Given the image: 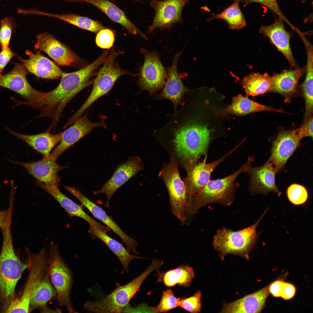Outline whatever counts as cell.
Masks as SVG:
<instances>
[{
    "label": "cell",
    "instance_id": "cell-6",
    "mask_svg": "<svg viewBox=\"0 0 313 313\" xmlns=\"http://www.w3.org/2000/svg\"><path fill=\"white\" fill-rule=\"evenodd\" d=\"M123 53L121 51H116L114 47L112 48L107 59L103 63L102 67L94 79L92 89L90 94L79 110L68 118L66 125L68 126L73 124L95 101L108 93L121 76L129 75L135 76L138 75L122 69L116 63V58Z\"/></svg>",
    "mask_w": 313,
    "mask_h": 313
},
{
    "label": "cell",
    "instance_id": "cell-29",
    "mask_svg": "<svg viewBox=\"0 0 313 313\" xmlns=\"http://www.w3.org/2000/svg\"><path fill=\"white\" fill-rule=\"evenodd\" d=\"M83 0L99 9L112 20L124 27L130 34H138L145 40H148L145 34L129 20L123 12L114 4L107 0Z\"/></svg>",
    "mask_w": 313,
    "mask_h": 313
},
{
    "label": "cell",
    "instance_id": "cell-35",
    "mask_svg": "<svg viewBox=\"0 0 313 313\" xmlns=\"http://www.w3.org/2000/svg\"><path fill=\"white\" fill-rule=\"evenodd\" d=\"M307 59L306 76L303 82L300 86L305 104V110L304 121L312 117L313 111V58L309 57Z\"/></svg>",
    "mask_w": 313,
    "mask_h": 313
},
{
    "label": "cell",
    "instance_id": "cell-7",
    "mask_svg": "<svg viewBox=\"0 0 313 313\" xmlns=\"http://www.w3.org/2000/svg\"><path fill=\"white\" fill-rule=\"evenodd\" d=\"M267 211L254 224L243 229L233 231L222 228L218 230L213 238V245L222 259L229 254L248 259L249 253L257 238L256 227Z\"/></svg>",
    "mask_w": 313,
    "mask_h": 313
},
{
    "label": "cell",
    "instance_id": "cell-15",
    "mask_svg": "<svg viewBox=\"0 0 313 313\" xmlns=\"http://www.w3.org/2000/svg\"><path fill=\"white\" fill-rule=\"evenodd\" d=\"M144 165L137 156L129 157L125 163L119 165L110 178L98 191H94L95 195L105 194L107 197L105 206L109 205L110 200L115 192L123 185L143 169Z\"/></svg>",
    "mask_w": 313,
    "mask_h": 313
},
{
    "label": "cell",
    "instance_id": "cell-8",
    "mask_svg": "<svg viewBox=\"0 0 313 313\" xmlns=\"http://www.w3.org/2000/svg\"><path fill=\"white\" fill-rule=\"evenodd\" d=\"M48 263L47 272L56 291L59 304L70 313H76L70 298L72 274L59 253L57 246L52 242L50 244Z\"/></svg>",
    "mask_w": 313,
    "mask_h": 313
},
{
    "label": "cell",
    "instance_id": "cell-50",
    "mask_svg": "<svg viewBox=\"0 0 313 313\" xmlns=\"http://www.w3.org/2000/svg\"><path fill=\"white\" fill-rule=\"evenodd\" d=\"M134 0V1H141V0Z\"/></svg>",
    "mask_w": 313,
    "mask_h": 313
},
{
    "label": "cell",
    "instance_id": "cell-36",
    "mask_svg": "<svg viewBox=\"0 0 313 313\" xmlns=\"http://www.w3.org/2000/svg\"><path fill=\"white\" fill-rule=\"evenodd\" d=\"M239 2L234 0V2L222 12L213 16L209 19L210 21L213 19H222L228 23L231 29L239 30L244 28L246 23L243 14L239 6Z\"/></svg>",
    "mask_w": 313,
    "mask_h": 313
},
{
    "label": "cell",
    "instance_id": "cell-12",
    "mask_svg": "<svg viewBox=\"0 0 313 313\" xmlns=\"http://www.w3.org/2000/svg\"><path fill=\"white\" fill-rule=\"evenodd\" d=\"M189 0H152L150 6L154 9L155 15L148 32L156 29L163 30L170 29L175 24L182 21L183 8Z\"/></svg>",
    "mask_w": 313,
    "mask_h": 313
},
{
    "label": "cell",
    "instance_id": "cell-19",
    "mask_svg": "<svg viewBox=\"0 0 313 313\" xmlns=\"http://www.w3.org/2000/svg\"><path fill=\"white\" fill-rule=\"evenodd\" d=\"M300 140L294 130L283 131L278 135L273 141L271 156L267 161L276 172L285 165L299 145Z\"/></svg>",
    "mask_w": 313,
    "mask_h": 313
},
{
    "label": "cell",
    "instance_id": "cell-40",
    "mask_svg": "<svg viewBox=\"0 0 313 313\" xmlns=\"http://www.w3.org/2000/svg\"><path fill=\"white\" fill-rule=\"evenodd\" d=\"M16 25L13 19L6 17L0 23V43L2 49L8 47L13 30Z\"/></svg>",
    "mask_w": 313,
    "mask_h": 313
},
{
    "label": "cell",
    "instance_id": "cell-5",
    "mask_svg": "<svg viewBox=\"0 0 313 313\" xmlns=\"http://www.w3.org/2000/svg\"><path fill=\"white\" fill-rule=\"evenodd\" d=\"M162 265L161 260H153L144 272L128 283L118 286L110 294L101 299L86 301L83 305V310L88 312H122L146 278Z\"/></svg>",
    "mask_w": 313,
    "mask_h": 313
},
{
    "label": "cell",
    "instance_id": "cell-24",
    "mask_svg": "<svg viewBox=\"0 0 313 313\" xmlns=\"http://www.w3.org/2000/svg\"><path fill=\"white\" fill-rule=\"evenodd\" d=\"M36 183L55 199L69 216L81 218L87 221L90 225L96 226L104 232L108 230L106 226L96 221L88 214L83 210L82 205L77 204L62 193L59 189L58 185L46 184L37 180Z\"/></svg>",
    "mask_w": 313,
    "mask_h": 313
},
{
    "label": "cell",
    "instance_id": "cell-32",
    "mask_svg": "<svg viewBox=\"0 0 313 313\" xmlns=\"http://www.w3.org/2000/svg\"><path fill=\"white\" fill-rule=\"evenodd\" d=\"M56 291L47 272L36 285L32 292L29 305V312L46 305L49 301L56 296Z\"/></svg>",
    "mask_w": 313,
    "mask_h": 313
},
{
    "label": "cell",
    "instance_id": "cell-4",
    "mask_svg": "<svg viewBox=\"0 0 313 313\" xmlns=\"http://www.w3.org/2000/svg\"><path fill=\"white\" fill-rule=\"evenodd\" d=\"M253 160L250 156L243 165L230 175L222 179L210 180L193 200L187 208V215L196 213L201 208L210 203H216L225 206L231 204L239 186L235 181L241 173L246 171Z\"/></svg>",
    "mask_w": 313,
    "mask_h": 313
},
{
    "label": "cell",
    "instance_id": "cell-38",
    "mask_svg": "<svg viewBox=\"0 0 313 313\" xmlns=\"http://www.w3.org/2000/svg\"><path fill=\"white\" fill-rule=\"evenodd\" d=\"M180 299L175 296L171 289H168L163 292L158 304L150 308L154 312H166L179 307Z\"/></svg>",
    "mask_w": 313,
    "mask_h": 313
},
{
    "label": "cell",
    "instance_id": "cell-17",
    "mask_svg": "<svg viewBox=\"0 0 313 313\" xmlns=\"http://www.w3.org/2000/svg\"><path fill=\"white\" fill-rule=\"evenodd\" d=\"M70 127L63 132L62 139L59 145L50 154L55 160L64 151L83 137L90 133L94 128L107 126L104 119L93 122L88 118L87 114L81 116Z\"/></svg>",
    "mask_w": 313,
    "mask_h": 313
},
{
    "label": "cell",
    "instance_id": "cell-3",
    "mask_svg": "<svg viewBox=\"0 0 313 313\" xmlns=\"http://www.w3.org/2000/svg\"><path fill=\"white\" fill-rule=\"evenodd\" d=\"M11 221L1 228L3 242L0 254V311L6 312L16 298L15 288L27 264L17 256L13 248L10 230Z\"/></svg>",
    "mask_w": 313,
    "mask_h": 313
},
{
    "label": "cell",
    "instance_id": "cell-31",
    "mask_svg": "<svg viewBox=\"0 0 313 313\" xmlns=\"http://www.w3.org/2000/svg\"><path fill=\"white\" fill-rule=\"evenodd\" d=\"M88 232L92 236L101 240L116 256L122 265L123 271L128 272L131 261L142 259L141 257L131 254L122 244L96 226L90 225Z\"/></svg>",
    "mask_w": 313,
    "mask_h": 313
},
{
    "label": "cell",
    "instance_id": "cell-30",
    "mask_svg": "<svg viewBox=\"0 0 313 313\" xmlns=\"http://www.w3.org/2000/svg\"><path fill=\"white\" fill-rule=\"evenodd\" d=\"M7 129L11 134L22 140L42 154L44 157L50 155L52 148L60 141L63 133L53 134L48 131L37 134L27 135L18 133L8 128Z\"/></svg>",
    "mask_w": 313,
    "mask_h": 313
},
{
    "label": "cell",
    "instance_id": "cell-10",
    "mask_svg": "<svg viewBox=\"0 0 313 313\" xmlns=\"http://www.w3.org/2000/svg\"><path fill=\"white\" fill-rule=\"evenodd\" d=\"M28 275L23 292L19 297L11 303L6 313L29 312V305L32 292L36 285L47 272L48 255L44 248L37 253L26 250Z\"/></svg>",
    "mask_w": 313,
    "mask_h": 313
},
{
    "label": "cell",
    "instance_id": "cell-37",
    "mask_svg": "<svg viewBox=\"0 0 313 313\" xmlns=\"http://www.w3.org/2000/svg\"><path fill=\"white\" fill-rule=\"evenodd\" d=\"M64 20L79 28L95 33L106 28L99 21L74 14H67Z\"/></svg>",
    "mask_w": 313,
    "mask_h": 313
},
{
    "label": "cell",
    "instance_id": "cell-43",
    "mask_svg": "<svg viewBox=\"0 0 313 313\" xmlns=\"http://www.w3.org/2000/svg\"><path fill=\"white\" fill-rule=\"evenodd\" d=\"M245 5H249L254 3L260 4L267 8L278 17L282 19L284 22L289 24L290 22L282 12L277 3V0H237Z\"/></svg>",
    "mask_w": 313,
    "mask_h": 313
},
{
    "label": "cell",
    "instance_id": "cell-14",
    "mask_svg": "<svg viewBox=\"0 0 313 313\" xmlns=\"http://www.w3.org/2000/svg\"><path fill=\"white\" fill-rule=\"evenodd\" d=\"M240 146L239 144L222 157L211 162L197 163L188 174L184 181L188 194V207L195 196L210 180L211 174L216 168Z\"/></svg>",
    "mask_w": 313,
    "mask_h": 313
},
{
    "label": "cell",
    "instance_id": "cell-46",
    "mask_svg": "<svg viewBox=\"0 0 313 313\" xmlns=\"http://www.w3.org/2000/svg\"><path fill=\"white\" fill-rule=\"evenodd\" d=\"M296 289L292 284L283 281L280 297L285 300L289 299L295 295Z\"/></svg>",
    "mask_w": 313,
    "mask_h": 313
},
{
    "label": "cell",
    "instance_id": "cell-21",
    "mask_svg": "<svg viewBox=\"0 0 313 313\" xmlns=\"http://www.w3.org/2000/svg\"><path fill=\"white\" fill-rule=\"evenodd\" d=\"M12 163L22 166L28 173L37 181L46 184L58 185L59 178L58 172L67 168L60 165L50 156L44 157L40 161L32 162L22 163L10 160Z\"/></svg>",
    "mask_w": 313,
    "mask_h": 313
},
{
    "label": "cell",
    "instance_id": "cell-33",
    "mask_svg": "<svg viewBox=\"0 0 313 313\" xmlns=\"http://www.w3.org/2000/svg\"><path fill=\"white\" fill-rule=\"evenodd\" d=\"M272 77L266 72L250 73L241 80L243 87L247 96L255 97L270 92Z\"/></svg>",
    "mask_w": 313,
    "mask_h": 313
},
{
    "label": "cell",
    "instance_id": "cell-28",
    "mask_svg": "<svg viewBox=\"0 0 313 313\" xmlns=\"http://www.w3.org/2000/svg\"><path fill=\"white\" fill-rule=\"evenodd\" d=\"M263 111L284 112L281 109L261 104L249 99L248 97L239 94L232 98L230 105L224 108L216 110L214 114L218 116L229 114L240 115Z\"/></svg>",
    "mask_w": 313,
    "mask_h": 313
},
{
    "label": "cell",
    "instance_id": "cell-42",
    "mask_svg": "<svg viewBox=\"0 0 313 313\" xmlns=\"http://www.w3.org/2000/svg\"><path fill=\"white\" fill-rule=\"evenodd\" d=\"M114 41V34L112 30L105 28L97 33L96 38V43L100 48L109 49L113 45Z\"/></svg>",
    "mask_w": 313,
    "mask_h": 313
},
{
    "label": "cell",
    "instance_id": "cell-23",
    "mask_svg": "<svg viewBox=\"0 0 313 313\" xmlns=\"http://www.w3.org/2000/svg\"><path fill=\"white\" fill-rule=\"evenodd\" d=\"M182 52L175 55L172 65L166 69L167 77L162 92L156 99L170 100L173 105L174 113L177 110L184 94L189 90L183 85L177 71L178 62Z\"/></svg>",
    "mask_w": 313,
    "mask_h": 313
},
{
    "label": "cell",
    "instance_id": "cell-16",
    "mask_svg": "<svg viewBox=\"0 0 313 313\" xmlns=\"http://www.w3.org/2000/svg\"><path fill=\"white\" fill-rule=\"evenodd\" d=\"M65 189L79 201L82 205L86 207L96 218L101 221L121 239L129 252L132 251L137 254L136 248L138 244L136 241L127 235L101 208L90 200L81 192L74 187L65 186Z\"/></svg>",
    "mask_w": 313,
    "mask_h": 313
},
{
    "label": "cell",
    "instance_id": "cell-13",
    "mask_svg": "<svg viewBox=\"0 0 313 313\" xmlns=\"http://www.w3.org/2000/svg\"><path fill=\"white\" fill-rule=\"evenodd\" d=\"M26 69L22 63H14L13 69L7 74L0 76V86L10 90L21 95L29 102L38 101L46 92L38 91L28 82Z\"/></svg>",
    "mask_w": 313,
    "mask_h": 313
},
{
    "label": "cell",
    "instance_id": "cell-25",
    "mask_svg": "<svg viewBox=\"0 0 313 313\" xmlns=\"http://www.w3.org/2000/svg\"><path fill=\"white\" fill-rule=\"evenodd\" d=\"M28 59L18 57L19 60L29 72L41 78L54 79L61 77L63 72L54 62L43 56L39 52L36 53L29 50L26 51Z\"/></svg>",
    "mask_w": 313,
    "mask_h": 313
},
{
    "label": "cell",
    "instance_id": "cell-39",
    "mask_svg": "<svg viewBox=\"0 0 313 313\" xmlns=\"http://www.w3.org/2000/svg\"><path fill=\"white\" fill-rule=\"evenodd\" d=\"M287 193L289 201L293 204L299 205L306 202L308 198L307 191L302 185L293 184L287 188Z\"/></svg>",
    "mask_w": 313,
    "mask_h": 313
},
{
    "label": "cell",
    "instance_id": "cell-48",
    "mask_svg": "<svg viewBox=\"0 0 313 313\" xmlns=\"http://www.w3.org/2000/svg\"><path fill=\"white\" fill-rule=\"evenodd\" d=\"M11 210L10 209L0 211V227H4L9 221L11 219Z\"/></svg>",
    "mask_w": 313,
    "mask_h": 313
},
{
    "label": "cell",
    "instance_id": "cell-9",
    "mask_svg": "<svg viewBox=\"0 0 313 313\" xmlns=\"http://www.w3.org/2000/svg\"><path fill=\"white\" fill-rule=\"evenodd\" d=\"M159 176L166 186L173 214L181 221H185L187 216L188 192L185 183L180 177L177 159L174 153L169 162L164 165Z\"/></svg>",
    "mask_w": 313,
    "mask_h": 313
},
{
    "label": "cell",
    "instance_id": "cell-47",
    "mask_svg": "<svg viewBox=\"0 0 313 313\" xmlns=\"http://www.w3.org/2000/svg\"><path fill=\"white\" fill-rule=\"evenodd\" d=\"M283 281L277 280L269 285L270 293L274 296L280 297L283 288Z\"/></svg>",
    "mask_w": 313,
    "mask_h": 313
},
{
    "label": "cell",
    "instance_id": "cell-45",
    "mask_svg": "<svg viewBox=\"0 0 313 313\" xmlns=\"http://www.w3.org/2000/svg\"><path fill=\"white\" fill-rule=\"evenodd\" d=\"M16 55L12 52L8 47L6 49H2L0 52V76L6 65L12 58Z\"/></svg>",
    "mask_w": 313,
    "mask_h": 313
},
{
    "label": "cell",
    "instance_id": "cell-20",
    "mask_svg": "<svg viewBox=\"0 0 313 313\" xmlns=\"http://www.w3.org/2000/svg\"><path fill=\"white\" fill-rule=\"evenodd\" d=\"M284 23L282 19L276 18L272 24L261 26L259 32L268 38L271 43L286 59L291 67L296 68L299 67L294 59L290 47V40L292 35L285 29Z\"/></svg>",
    "mask_w": 313,
    "mask_h": 313
},
{
    "label": "cell",
    "instance_id": "cell-27",
    "mask_svg": "<svg viewBox=\"0 0 313 313\" xmlns=\"http://www.w3.org/2000/svg\"><path fill=\"white\" fill-rule=\"evenodd\" d=\"M270 292L269 285L234 301L223 304L221 313H259Z\"/></svg>",
    "mask_w": 313,
    "mask_h": 313
},
{
    "label": "cell",
    "instance_id": "cell-22",
    "mask_svg": "<svg viewBox=\"0 0 313 313\" xmlns=\"http://www.w3.org/2000/svg\"><path fill=\"white\" fill-rule=\"evenodd\" d=\"M246 172L250 176L249 189L252 195H267L274 192L279 196L280 195L281 192L275 183V174L277 172L269 162L267 161L260 167L252 168L250 166Z\"/></svg>",
    "mask_w": 313,
    "mask_h": 313
},
{
    "label": "cell",
    "instance_id": "cell-1",
    "mask_svg": "<svg viewBox=\"0 0 313 313\" xmlns=\"http://www.w3.org/2000/svg\"><path fill=\"white\" fill-rule=\"evenodd\" d=\"M174 146L177 159L187 174L206 154L211 139L210 131L192 117L187 105L182 104L169 121L155 132Z\"/></svg>",
    "mask_w": 313,
    "mask_h": 313
},
{
    "label": "cell",
    "instance_id": "cell-18",
    "mask_svg": "<svg viewBox=\"0 0 313 313\" xmlns=\"http://www.w3.org/2000/svg\"><path fill=\"white\" fill-rule=\"evenodd\" d=\"M37 38L35 49L46 53L59 65L70 66L79 60L74 53L50 33L40 34Z\"/></svg>",
    "mask_w": 313,
    "mask_h": 313
},
{
    "label": "cell",
    "instance_id": "cell-11",
    "mask_svg": "<svg viewBox=\"0 0 313 313\" xmlns=\"http://www.w3.org/2000/svg\"><path fill=\"white\" fill-rule=\"evenodd\" d=\"M140 52L144 61L140 71L137 84L141 91L147 90L151 96L163 88L167 77L166 69L160 59V55L155 50L141 48Z\"/></svg>",
    "mask_w": 313,
    "mask_h": 313
},
{
    "label": "cell",
    "instance_id": "cell-49",
    "mask_svg": "<svg viewBox=\"0 0 313 313\" xmlns=\"http://www.w3.org/2000/svg\"><path fill=\"white\" fill-rule=\"evenodd\" d=\"M71 2L82 3L84 2L83 0H62Z\"/></svg>",
    "mask_w": 313,
    "mask_h": 313
},
{
    "label": "cell",
    "instance_id": "cell-34",
    "mask_svg": "<svg viewBox=\"0 0 313 313\" xmlns=\"http://www.w3.org/2000/svg\"><path fill=\"white\" fill-rule=\"evenodd\" d=\"M158 281L166 286L172 287L177 284L189 287L194 276L193 268L188 265L180 266L174 269L162 273L158 272Z\"/></svg>",
    "mask_w": 313,
    "mask_h": 313
},
{
    "label": "cell",
    "instance_id": "cell-26",
    "mask_svg": "<svg viewBox=\"0 0 313 313\" xmlns=\"http://www.w3.org/2000/svg\"><path fill=\"white\" fill-rule=\"evenodd\" d=\"M305 71L306 67H291L280 73H274L270 92L281 94L284 97L285 102H290L296 91L299 79Z\"/></svg>",
    "mask_w": 313,
    "mask_h": 313
},
{
    "label": "cell",
    "instance_id": "cell-41",
    "mask_svg": "<svg viewBox=\"0 0 313 313\" xmlns=\"http://www.w3.org/2000/svg\"><path fill=\"white\" fill-rule=\"evenodd\" d=\"M201 292L198 290L190 297L180 299L179 307L191 313H199L201 308Z\"/></svg>",
    "mask_w": 313,
    "mask_h": 313
},
{
    "label": "cell",
    "instance_id": "cell-44",
    "mask_svg": "<svg viewBox=\"0 0 313 313\" xmlns=\"http://www.w3.org/2000/svg\"><path fill=\"white\" fill-rule=\"evenodd\" d=\"M313 118L312 117L305 121L301 127L294 130L295 132L301 140L306 137H313Z\"/></svg>",
    "mask_w": 313,
    "mask_h": 313
},
{
    "label": "cell",
    "instance_id": "cell-2",
    "mask_svg": "<svg viewBox=\"0 0 313 313\" xmlns=\"http://www.w3.org/2000/svg\"><path fill=\"white\" fill-rule=\"evenodd\" d=\"M100 65L99 62L95 60L75 72H63L61 81L56 88L46 92L41 99L28 103V106L39 111L35 118H50L51 122L49 128L55 130L66 105L80 91L93 83L94 79H92V78Z\"/></svg>",
    "mask_w": 313,
    "mask_h": 313
}]
</instances>
